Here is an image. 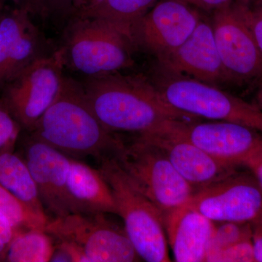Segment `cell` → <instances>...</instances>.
<instances>
[{"label": "cell", "instance_id": "obj_1", "mask_svg": "<svg viewBox=\"0 0 262 262\" xmlns=\"http://www.w3.org/2000/svg\"><path fill=\"white\" fill-rule=\"evenodd\" d=\"M82 84L95 115L113 134L153 135L175 120L198 118L173 107L155 84L141 76L115 72L87 77Z\"/></svg>", "mask_w": 262, "mask_h": 262}, {"label": "cell", "instance_id": "obj_2", "mask_svg": "<svg viewBox=\"0 0 262 262\" xmlns=\"http://www.w3.org/2000/svg\"><path fill=\"white\" fill-rule=\"evenodd\" d=\"M30 135L70 158L92 157L99 162L115 158L125 144L99 121L82 83L65 76L58 97Z\"/></svg>", "mask_w": 262, "mask_h": 262}, {"label": "cell", "instance_id": "obj_3", "mask_svg": "<svg viewBox=\"0 0 262 262\" xmlns=\"http://www.w3.org/2000/svg\"><path fill=\"white\" fill-rule=\"evenodd\" d=\"M61 48L65 66L87 77L120 72L134 63L130 35L99 17L71 19Z\"/></svg>", "mask_w": 262, "mask_h": 262}, {"label": "cell", "instance_id": "obj_4", "mask_svg": "<svg viewBox=\"0 0 262 262\" xmlns=\"http://www.w3.org/2000/svg\"><path fill=\"white\" fill-rule=\"evenodd\" d=\"M100 171L113 192L117 215L141 259L168 262V241L163 214L129 180L115 158L99 162Z\"/></svg>", "mask_w": 262, "mask_h": 262}, {"label": "cell", "instance_id": "obj_5", "mask_svg": "<svg viewBox=\"0 0 262 262\" xmlns=\"http://www.w3.org/2000/svg\"><path fill=\"white\" fill-rule=\"evenodd\" d=\"M115 158L132 184L161 212L163 220L194 194L163 150L147 138L136 136Z\"/></svg>", "mask_w": 262, "mask_h": 262}, {"label": "cell", "instance_id": "obj_6", "mask_svg": "<svg viewBox=\"0 0 262 262\" xmlns=\"http://www.w3.org/2000/svg\"><path fill=\"white\" fill-rule=\"evenodd\" d=\"M45 230L55 241L71 245L81 262H132L140 260L125 228L106 213H70L50 219Z\"/></svg>", "mask_w": 262, "mask_h": 262}, {"label": "cell", "instance_id": "obj_7", "mask_svg": "<svg viewBox=\"0 0 262 262\" xmlns=\"http://www.w3.org/2000/svg\"><path fill=\"white\" fill-rule=\"evenodd\" d=\"M156 85L165 101L196 117L239 124L262 134V108L216 86L187 77H168Z\"/></svg>", "mask_w": 262, "mask_h": 262}, {"label": "cell", "instance_id": "obj_8", "mask_svg": "<svg viewBox=\"0 0 262 262\" xmlns=\"http://www.w3.org/2000/svg\"><path fill=\"white\" fill-rule=\"evenodd\" d=\"M64 67L60 48L38 58L3 86L1 98L23 129L32 130L58 97Z\"/></svg>", "mask_w": 262, "mask_h": 262}, {"label": "cell", "instance_id": "obj_9", "mask_svg": "<svg viewBox=\"0 0 262 262\" xmlns=\"http://www.w3.org/2000/svg\"><path fill=\"white\" fill-rule=\"evenodd\" d=\"M212 13L215 46L228 82L258 83L262 80V53L239 7L231 2Z\"/></svg>", "mask_w": 262, "mask_h": 262}, {"label": "cell", "instance_id": "obj_10", "mask_svg": "<svg viewBox=\"0 0 262 262\" xmlns=\"http://www.w3.org/2000/svg\"><path fill=\"white\" fill-rule=\"evenodd\" d=\"M184 206L214 222H251L262 214V189L253 174L236 171L194 192Z\"/></svg>", "mask_w": 262, "mask_h": 262}, {"label": "cell", "instance_id": "obj_11", "mask_svg": "<svg viewBox=\"0 0 262 262\" xmlns=\"http://www.w3.org/2000/svg\"><path fill=\"white\" fill-rule=\"evenodd\" d=\"M164 131L177 134L213 158L234 166H244L262 151L261 133L233 122L177 120Z\"/></svg>", "mask_w": 262, "mask_h": 262}, {"label": "cell", "instance_id": "obj_12", "mask_svg": "<svg viewBox=\"0 0 262 262\" xmlns=\"http://www.w3.org/2000/svg\"><path fill=\"white\" fill-rule=\"evenodd\" d=\"M201 18L198 10L179 0H159L131 26V39L136 48L159 58L180 46Z\"/></svg>", "mask_w": 262, "mask_h": 262}, {"label": "cell", "instance_id": "obj_13", "mask_svg": "<svg viewBox=\"0 0 262 262\" xmlns=\"http://www.w3.org/2000/svg\"><path fill=\"white\" fill-rule=\"evenodd\" d=\"M157 60L165 76L187 77L214 86L228 82L211 23L203 18L180 46Z\"/></svg>", "mask_w": 262, "mask_h": 262}, {"label": "cell", "instance_id": "obj_14", "mask_svg": "<svg viewBox=\"0 0 262 262\" xmlns=\"http://www.w3.org/2000/svg\"><path fill=\"white\" fill-rule=\"evenodd\" d=\"M24 8L0 15V89L38 58L47 56L48 43Z\"/></svg>", "mask_w": 262, "mask_h": 262}, {"label": "cell", "instance_id": "obj_15", "mask_svg": "<svg viewBox=\"0 0 262 262\" xmlns=\"http://www.w3.org/2000/svg\"><path fill=\"white\" fill-rule=\"evenodd\" d=\"M23 158L48 216L55 219L70 214L66 189L70 157L29 135L24 141Z\"/></svg>", "mask_w": 262, "mask_h": 262}, {"label": "cell", "instance_id": "obj_16", "mask_svg": "<svg viewBox=\"0 0 262 262\" xmlns=\"http://www.w3.org/2000/svg\"><path fill=\"white\" fill-rule=\"evenodd\" d=\"M147 138L163 150L170 163L194 193L235 173L237 166L213 158L190 141L163 131Z\"/></svg>", "mask_w": 262, "mask_h": 262}, {"label": "cell", "instance_id": "obj_17", "mask_svg": "<svg viewBox=\"0 0 262 262\" xmlns=\"http://www.w3.org/2000/svg\"><path fill=\"white\" fill-rule=\"evenodd\" d=\"M163 225L176 261H206L214 222L183 206L164 216Z\"/></svg>", "mask_w": 262, "mask_h": 262}, {"label": "cell", "instance_id": "obj_18", "mask_svg": "<svg viewBox=\"0 0 262 262\" xmlns=\"http://www.w3.org/2000/svg\"><path fill=\"white\" fill-rule=\"evenodd\" d=\"M70 213L117 214L111 189L99 169L71 158L66 189Z\"/></svg>", "mask_w": 262, "mask_h": 262}, {"label": "cell", "instance_id": "obj_19", "mask_svg": "<svg viewBox=\"0 0 262 262\" xmlns=\"http://www.w3.org/2000/svg\"><path fill=\"white\" fill-rule=\"evenodd\" d=\"M0 186L37 214L50 219L43 208L27 163L14 151L0 153Z\"/></svg>", "mask_w": 262, "mask_h": 262}, {"label": "cell", "instance_id": "obj_20", "mask_svg": "<svg viewBox=\"0 0 262 262\" xmlns=\"http://www.w3.org/2000/svg\"><path fill=\"white\" fill-rule=\"evenodd\" d=\"M55 244L54 238L45 229L19 231L13 237L3 261H50Z\"/></svg>", "mask_w": 262, "mask_h": 262}, {"label": "cell", "instance_id": "obj_21", "mask_svg": "<svg viewBox=\"0 0 262 262\" xmlns=\"http://www.w3.org/2000/svg\"><path fill=\"white\" fill-rule=\"evenodd\" d=\"M159 0H103L86 17L106 19L130 35L136 20L146 14ZM131 38V37H130Z\"/></svg>", "mask_w": 262, "mask_h": 262}, {"label": "cell", "instance_id": "obj_22", "mask_svg": "<svg viewBox=\"0 0 262 262\" xmlns=\"http://www.w3.org/2000/svg\"><path fill=\"white\" fill-rule=\"evenodd\" d=\"M0 213L17 232L31 229H45L50 219L41 216L9 191L0 186Z\"/></svg>", "mask_w": 262, "mask_h": 262}, {"label": "cell", "instance_id": "obj_23", "mask_svg": "<svg viewBox=\"0 0 262 262\" xmlns=\"http://www.w3.org/2000/svg\"><path fill=\"white\" fill-rule=\"evenodd\" d=\"M248 239H252L251 222H222V225L215 226L208 244L206 258L221 250Z\"/></svg>", "mask_w": 262, "mask_h": 262}, {"label": "cell", "instance_id": "obj_24", "mask_svg": "<svg viewBox=\"0 0 262 262\" xmlns=\"http://www.w3.org/2000/svg\"><path fill=\"white\" fill-rule=\"evenodd\" d=\"M22 129L6 103L0 98V153L14 151Z\"/></svg>", "mask_w": 262, "mask_h": 262}, {"label": "cell", "instance_id": "obj_25", "mask_svg": "<svg viewBox=\"0 0 262 262\" xmlns=\"http://www.w3.org/2000/svg\"><path fill=\"white\" fill-rule=\"evenodd\" d=\"M75 0H31V14L42 18H70Z\"/></svg>", "mask_w": 262, "mask_h": 262}, {"label": "cell", "instance_id": "obj_26", "mask_svg": "<svg viewBox=\"0 0 262 262\" xmlns=\"http://www.w3.org/2000/svg\"><path fill=\"white\" fill-rule=\"evenodd\" d=\"M206 261L253 262L256 261L252 239L243 241L221 250L206 258Z\"/></svg>", "mask_w": 262, "mask_h": 262}, {"label": "cell", "instance_id": "obj_27", "mask_svg": "<svg viewBox=\"0 0 262 262\" xmlns=\"http://www.w3.org/2000/svg\"><path fill=\"white\" fill-rule=\"evenodd\" d=\"M235 4L239 7L241 14L262 53V0H257L248 6Z\"/></svg>", "mask_w": 262, "mask_h": 262}, {"label": "cell", "instance_id": "obj_28", "mask_svg": "<svg viewBox=\"0 0 262 262\" xmlns=\"http://www.w3.org/2000/svg\"><path fill=\"white\" fill-rule=\"evenodd\" d=\"M17 232L8 220L0 213V261L4 260L8 248Z\"/></svg>", "mask_w": 262, "mask_h": 262}, {"label": "cell", "instance_id": "obj_29", "mask_svg": "<svg viewBox=\"0 0 262 262\" xmlns=\"http://www.w3.org/2000/svg\"><path fill=\"white\" fill-rule=\"evenodd\" d=\"M195 8L208 13H213L215 10L229 4L232 0H179Z\"/></svg>", "mask_w": 262, "mask_h": 262}, {"label": "cell", "instance_id": "obj_30", "mask_svg": "<svg viewBox=\"0 0 262 262\" xmlns=\"http://www.w3.org/2000/svg\"><path fill=\"white\" fill-rule=\"evenodd\" d=\"M256 261L262 262V214L251 222Z\"/></svg>", "mask_w": 262, "mask_h": 262}, {"label": "cell", "instance_id": "obj_31", "mask_svg": "<svg viewBox=\"0 0 262 262\" xmlns=\"http://www.w3.org/2000/svg\"><path fill=\"white\" fill-rule=\"evenodd\" d=\"M102 2L103 0H75L70 20L87 16L90 12L92 11Z\"/></svg>", "mask_w": 262, "mask_h": 262}, {"label": "cell", "instance_id": "obj_32", "mask_svg": "<svg viewBox=\"0 0 262 262\" xmlns=\"http://www.w3.org/2000/svg\"><path fill=\"white\" fill-rule=\"evenodd\" d=\"M244 166L249 169L262 189V151L248 160Z\"/></svg>", "mask_w": 262, "mask_h": 262}, {"label": "cell", "instance_id": "obj_33", "mask_svg": "<svg viewBox=\"0 0 262 262\" xmlns=\"http://www.w3.org/2000/svg\"><path fill=\"white\" fill-rule=\"evenodd\" d=\"M10 1L14 3L18 8H24L30 13L31 0H10Z\"/></svg>", "mask_w": 262, "mask_h": 262}, {"label": "cell", "instance_id": "obj_34", "mask_svg": "<svg viewBox=\"0 0 262 262\" xmlns=\"http://www.w3.org/2000/svg\"><path fill=\"white\" fill-rule=\"evenodd\" d=\"M256 104L262 108V80L258 82L257 92L256 95Z\"/></svg>", "mask_w": 262, "mask_h": 262}, {"label": "cell", "instance_id": "obj_35", "mask_svg": "<svg viewBox=\"0 0 262 262\" xmlns=\"http://www.w3.org/2000/svg\"><path fill=\"white\" fill-rule=\"evenodd\" d=\"M254 0H232V3H237V4L246 5L248 6L251 4H252Z\"/></svg>", "mask_w": 262, "mask_h": 262}, {"label": "cell", "instance_id": "obj_36", "mask_svg": "<svg viewBox=\"0 0 262 262\" xmlns=\"http://www.w3.org/2000/svg\"><path fill=\"white\" fill-rule=\"evenodd\" d=\"M3 10H4V5H3V0H0V15Z\"/></svg>", "mask_w": 262, "mask_h": 262}]
</instances>
